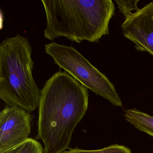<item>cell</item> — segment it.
<instances>
[{
	"instance_id": "6da1fadb",
	"label": "cell",
	"mask_w": 153,
	"mask_h": 153,
	"mask_svg": "<svg viewBox=\"0 0 153 153\" xmlns=\"http://www.w3.org/2000/svg\"><path fill=\"white\" fill-rule=\"evenodd\" d=\"M88 103V88L66 71L46 81L41 90L36 136L44 144V153H63L69 148Z\"/></svg>"
},
{
	"instance_id": "7a4b0ae2",
	"label": "cell",
	"mask_w": 153,
	"mask_h": 153,
	"mask_svg": "<svg viewBox=\"0 0 153 153\" xmlns=\"http://www.w3.org/2000/svg\"><path fill=\"white\" fill-rule=\"evenodd\" d=\"M46 15L44 37L53 41L65 37L80 43L99 42L109 34L114 14L111 0H42Z\"/></svg>"
},
{
	"instance_id": "3957f363",
	"label": "cell",
	"mask_w": 153,
	"mask_h": 153,
	"mask_svg": "<svg viewBox=\"0 0 153 153\" xmlns=\"http://www.w3.org/2000/svg\"><path fill=\"white\" fill-rule=\"evenodd\" d=\"M32 51L27 38L19 34L0 44V98L29 112L38 107L41 94L33 77Z\"/></svg>"
},
{
	"instance_id": "277c9868",
	"label": "cell",
	"mask_w": 153,
	"mask_h": 153,
	"mask_svg": "<svg viewBox=\"0 0 153 153\" xmlns=\"http://www.w3.org/2000/svg\"><path fill=\"white\" fill-rule=\"evenodd\" d=\"M45 51L53 59L54 64L84 86L107 99L114 106H122L113 84L74 47L54 42L45 45Z\"/></svg>"
},
{
	"instance_id": "5b68a950",
	"label": "cell",
	"mask_w": 153,
	"mask_h": 153,
	"mask_svg": "<svg viewBox=\"0 0 153 153\" xmlns=\"http://www.w3.org/2000/svg\"><path fill=\"white\" fill-rule=\"evenodd\" d=\"M32 115L25 109L7 105L0 112V152L22 144L29 138Z\"/></svg>"
},
{
	"instance_id": "8992f818",
	"label": "cell",
	"mask_w": 153,
	"mask_h": 153,
	"mask_svg": "<svg viewBox=\"0 0 153 153\" xmlns=\"http://www.w3.org/2000/svg\"><path fill=\"white\" fill-rule=\"evenodd\" d=\"M121 28L124 36L135 44L137 51L153 56V1L131 14Z\"/></svg>"
},
{
	"instance_id": "52a82bcc",
	"label": "cell",
	"mask_w": 153,
	"mask_h": 153,
	"mask_svg": "<svg viewBox=\"0 0 153 153\" xmlns=\"http://www.w3.org/2000/svg\"><path fill=\"white\" fill-rule=\"evenodd\" d=\"M124 115L136 128L153 137V116L136 109L126 110Z\"/></svg>"
},
{
	"instance_id": "ba28073f",
	"label": "cell",
	"mask_w": 153,
	"mask_h": 153,
	"mask_svg": "<svg viewBox=\"0 0 153 153\" xmlns=\"http://www.w3.org/2000/svg\"><path fill=\"white\" fill-rule=\"evenodd\" d=\"M0 153H44L41 143L29 138L22 144Z\"/></svg>"
},
{
	"instance_id": "9c48e42d",
	"label": "cell",
	"mask_w": 153,
	"mask_h": 153,
	"mask_svg": "<svg viewBox=\"0 0 153 153\" xmlns=\"http://www.w3.org/2000/svg\"><path fill=\"white\" fill-rule=\"evenodd\" d=\"M63 153H131L130 149L125 146L115 144L97 150H85L78 148L70 149Z\"/></svg>"
},
{
	"instance_id": "30bf717a",
	"label": "cell",
	"mask_w": 153,
	"mask_h": 153,
	"mask_svg": "<svg viewBox=\"0 0 153 153\" xmlns=\"http://www.w3.org/2000/svg\"><path fill=\"white\" fill-rule=\"evenodd\" d=\"M118 4V8L122 14L125 16V19L128 18L132 14L131 11H135V12L140 10L137 7V3L139 0L133 1H115Z\"/></svg>"
}]
</instances>
